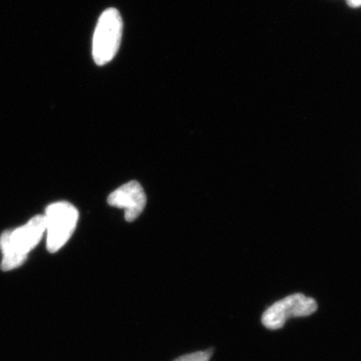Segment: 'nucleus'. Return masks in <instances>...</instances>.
Masks as SVG:
<instances>
[{
    "mask_svg": "<svg viewBox=\"0 0 361 361\" xmlns=\"http://www.w3.org/2000/svg\"><path fill=\"white\" fill-rule=\"evenodd\" d=\"M45 230V217L39 215L23 227L4 232L0 237V247L4 256L1 269L11 271L20 267L27 259L28 253L39 243Z\"/></svg>",
    "mask_w": 361,
    "mask_h": 361,
    "instance_id": "nucleus-1",
    "label": "nucleus"
},
{
    "mask_svg": "<svg viewBox=\"0 0 361 361\" xmlns=\"http://www.w3.org/2000/svg\"><path fill=\"white\" fill-rule=\"evenodd\" d=\"M123 18L116 8H109L99 16L94 37L92 58L97 66H104L115 58L123 35Z\"/></svg>",
    "mask_w": 361,
    "mask_h": 361,
    "instance_id": "nucleus-2",
    "label": "nucleus"
},
{
    "mask_svg": "<svg viewBox=\"0 0 361 361\" xmlns=\"http://www.w3.org/2000/svg\"><path fill=\"white\" fill-rule=\"evenodd\" d=\"M44 217L47 250L56 253L65 245L75 232L78 212L70 203L59 202L47 207Z\"/></svg>",
    "mask_w": 361,
    "mask_h": 361,
    "instance_id": "nucleus-3",
    "label": "nucleus"
},
{
    "mask_svg": "<svg viewBox=\"0 0 361 361\" xmlns=\"http://www.w3.org/2000/svg\"><path fill=\"white\" fill-rule=\"evenodd\" d=\"M317 302L301 293L292 294L271 305L262 315V323L271 330L284 326L289 318L305 317L317 310Z\"/></svg>",
    "mask_w": 361,
    "mask_h": 361,
    "instance_id": "nucleus-4",
    "label": "nucleus"
},
{
    "mask_svg": "<svg viewBox=\"0 0 361 361\" xmlns=\"http://www.w3.org/2000/svg\"><path fill=\"white\" fill-rule=\"evenodd\" d=\"M109 205L125 210V218L133 222L141 215L147 204L144 189L137 180L127 183L109 196Z\"/></svg>",
    "mask_w": 361,
    "mask_h": 361,
    "instance_id": "nucleus-5",
    "label": "nucleus"
},
{
    "mask_svg": "<svg viewBox=\"0 0 361 361\" xmlns=\"http://www.w3.org/2000/svg\"><path fill=\"white\" fill-rule=\"evenodd\" d=\"M211 356H212V350L198 351V353L180 356L174 361H210Z\"/></svg>",
    "mask_w": 361,
    "mask_h": 361,
    "instance_id": "nucleus-6",
    "label": "nucleus"
},
{
    "mask_svg": "<svg viewBox=\"0 0 361 361\" xmlns=\"http://www.w3.org/2000/svg\"><path fill=\"white\" fill-rule=\"evenodd\" d=\"M348 4L351 7L361 6V0H348Z\"/></svg>",
    "mask_w": 361,
    "mask_h": 361,
    "instance_id": "nucleus-7",
    "label": "nucleus"
}]
</instances>
